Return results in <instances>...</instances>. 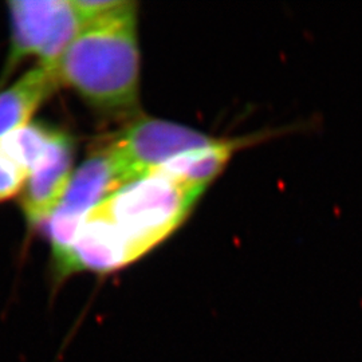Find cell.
Here are the masks:
<instances>
[{"mask_svg": "<svg viewBox=\"0 0 362 362\" xmlns=\"http://www.w3.org/2000/svg\"><path fill=\"white\" fill-rule=\"evenodd\" d=\"M122 185L125 184L116 163L105 148L93 153L73 173L62 200L49 219L54 272L65 262L91 211Z\"/></svg>", "mask_w": 362, "mask_h": 362, "instance_id": "5b68a950", "label": "cell"}, {"mask_svg": "<svg viewBox=\"0 0 362 362\" xmlns=\"http://www.w3.org/2000/svg\"><path fill=\"white\" fill-rule=\"evenodd\" d=\"M59 85L57 67L39 64L10 88L0 91V140L26 127Z\"/></svg>", "mask_w": 362, "mask_h": 362, "instance_id": "52a82bcc", "label": "cell"}, {"mask_svg": "<svg viewBox=\"0 0 362 362\" xmlns=\"http://www.w3.org/2000/svg\"><path fill=\"white\" fill-rule=\"evenodd\" d=\"M26 179V172L0 149V203L22 192Z\"/></svg>", "mask_w": 362, "mask_h": 362, "instance_id": "30bf717a", "label": "cell"}, {"mask_svg": "<svg viewBox=\"0 0 362 362\" xmlns=\"http://www.w3.org/2000/svg\"><path fill=\"white\" fill-rule=\"evenodd\" d=\"M136 3L82 27L62 54L58 78L97 109L128 112L139 101Z\"/></svg>", "mask_w": 362, "mask_h": 362, "instance_id": "6da1fadb", "label": "cell"}, {"mask_svg": "<svg viewBox=\"0 0 362 362\" xmlns=\"http://www.w3.org/2000/svg\"><path fill=\"white\" fill-rule=\"evenodd\" d=\"M57 132L42 124H27L26 127L3 137L0 149L10 156L28 176L30 170L46 153Z\"/></svg>", "mask_w": 362, "mask_h": 362, "instance_id": "9c48e42d", "label": "cell"}, {"mask_svg": "<svg viewBox=\"0 0 362 362\" xmlns=\"http://www.w3.org/2000/svg\"><path fill=\"white\" fill-rule=\"evenodd\" d=\"M197 130L158 118L133 122L105 149L112 156L125 184L151 175L179 156L215 143Z\"/></svg>", "mask_w": 362, "mask_h": 362, "instance_id": "277c9868", "label": "cell"}, {"mask_svg": "<svg viewBox=\"0 0 362 362\" xmlns=\"http://www.w3.org/2000/svg\"><path fill=\"white\" fill-rule=\"evenodd\" d=\"M255 140L257 137L218 139L208 146L173 158L165 165L156 169L155 172L167 175L187 187L204 192L208 185L226 168L233 153Z\"/></svg>", "mask_w": 362, "mask_h": 362, "instance_id": "ba28073f", "label": "cell"}, {"mask_svg": "<svg viewBox=\"0 0 362 362\" xmlns=\"http://www.w3.org/2000/svg\"><path fill=\"white\" fill-rule=\"evenodd\" d=\"M74 141L58 130L46 153L30 170L22 189V209L30 226L50 219L73 177Z\"/></svg>", "mask_w": 362, "mask_h": 362, "instance_id": "8992f818", "label": "cell"}, {"mask_svg": "<svg viewBox=\"0 0 362 362\" xmlns=\"http://www.w3.org/2000/svg\"><path fill=\"white\" fill-rule=\"evenodd\" d=\"M202 194L153 172L119 187L94 209L113 224L139 260L180 227Z\"/></svg>", "mask_w": 362, "mask_h": 362, "instance_id": "7a4b0ae2", "label": "cell"}, {"mask_svg": "<svg viewBox=\"0 0 362 362\" xmlns=\"http://www.w3.org/2000/svg\"><path fill=\"white\" fill-rule=\"evenodd\" d=\"M78 15L82 19L83 26L89 22L101 19L110 13L119 11L129 6L128 0H73L71 1Z\"/></svg>", "mask_w": 362, "mask_h": 362, "instance_id": "8fae6325", "label": "cell"}, {"mask_svg": "<svg viewBox=\"0 0 362 362\" xmlns=\"http://www.w3.org/2000/svg\"><path fill=\"white\" fill-rule=\"evenodd\" d=\"M8 7L13 34L3 78L31 55H38L42 65L57 67L83 27L73 3L67 0H13Z\"/></svg>", "mask_w": 362, "mask_h": 362, "instance_id": "3957f363", "label": "cell"}]
</instances>
